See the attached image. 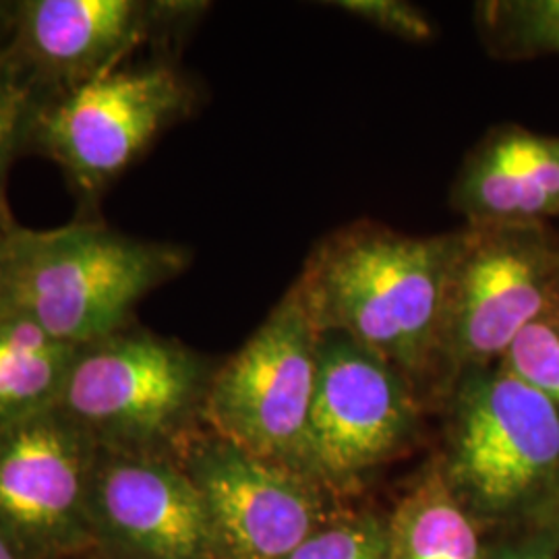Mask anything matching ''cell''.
I'll list each match as a JSON object with an SVG mask.
<instances>
[{"instance_id": "obj_17", "label": "cell", "mask_w": 559, "mask_h": 559, "mask_svg": "<svg viewBox=\"0 0 559 559\" xmlns=\"http://www.w3.org/2000/svg\"><path fill=\"white\" fill-rule=\"evenodd\" d=\"M52 98L9 46L0 50V222H15L7 205V179L21 154L29 152L41 108Z\"/></svg>"}, {"instance_id": "obj_9", "label": "cell", "mask_w": 559, "mask_h": 559, "mask_svg": "<svg viewBox=\"0 0 559 559\" xmlns=\"http://www.w3.org/2000/svg\"><path fill=\"white\" fill-rule=\"evenodd\" d=\"M98 445L57 406L0 425V528L23 547L62 549L90 520Z\"/></svg>"}, {"instance_id": "obj_11", "label": "cell", "mask_w": 559, "mask_h": 559, "mask_svg": "<svg viewBox=\"0 0 559 559\" xmlns=\"http://www.w3.org/2000/svg\"><path fill=\"white\" fill-rule=\"evenodd\" d=\"M200 2L17 0L9 50L52 96L119 67L195 17Z\"/></svg>"}, {"instance_id": "obj_15", "label": "cell", "mask_w": 559, "mask_h": 559, "mask_svg": "<svg viewBox=\"0 0 559 559\" xmlns=\"http://www.w3.org/2000/svg\"><path fill=\"white\" fill-rule=\"evenodd\" d=\"M75 353L36 323L0 313V425L55 406Z\"/></svg>"}, {"instance_id": "obj_13", "label": "cell", "mask_w": 559, "mask_h": 559, "mask_svg": "<svg viewBox=\"0 0 559 559\" xmlns=\"http://www.w3.org/2000/svg\"><path fill=\"white\" fill-rule=\"evenodd\" d=\"M466 224H531L559 216V135L496 127L473 147L452 187Z\"/></svg>"}, {"instance_id": "obj_25", "label": "cell", "mask_w": 559, "mask_h": 559, "mask_svg": "<svg viewBox=\"0 0 559 559\" xmlns=\"http://www.w3.org/2000/svg\"><path fill=\"white\" fill-rule=\"evenodd\" d=\"M540 524H547V526H551V531L556 533V539H558V558L559 559V508L558 510H554L547 519L543 520Z\"/></svg>"}, {"instance_id": "obj_2", "label": "cell", "mask_w": 559, "mask_h": 559, "mask_svg": "<svg viewBox=\"0 0 559 559\" xmlns=\"http://www.w3.org/2000/svg\"><path fill=\"white\" fill-rule=\"evenodd\" d=\"M193 253L98 221L25 228L0 295V313L36 323L69 346L106 338L135 321L141 300L182 276Z\"/></svg>"}, {"instance_id": "obj_19", "label": "cell", "mask_w": 559, "mask_h": 559, "mask_svg": "<svg viewBox=\"0 0 559 559\" xmlns=\"http://www.w3.org/2000/svg\"><path fill=\"white\" fill-rule=\"evenodd\" d=\"M284 559H390V528L373 516L320 526Z\"/></svg>"}, {"instance_id": "obj_20", "label": "cell", "mask_w": 559, "mask_h": 559, "mask_svg": "<svg viewBox=\"0 0 559 559\" xmlns=\"http://www.w3.org/2000/svg\"><path fill=\"white\" fill-rule=\"evenodd\" d=\"M334 7L402 40L427 41L433 36V23L419 7L404 0H340Z\"/></svg>"}, {"instance_id": "obj_22", "label": "cell", "mask_w": 559, "mask_h": 559, "mask_svg": "<svg viewBox=\"0 0 559 559\" xmlns=\"http://www.w3.org/2000/svg\"><path fill=\"white\" fill-rule=\"evenodd\" d=\"M25 228L17 222H0V295L4 288V280L9 274V267L17 255L21 239Z\"/></svg>"}, {"instance_id": "obj_6", "label": "cell", "mask_w": 559, "mask_h": 559, "mask_svg": "<svg viewBox=\"0 0 559 559\" xmlns=\"http://www.w3.org/2000/svg\"><path fill=\"white\" fill-rule=\"evenodd\" d=\"M320 336L293 284L251 338L214 371L203 402L212 433L311 479L309 419Z\"/></svg>"}, {"instance_id": "obj_1", "label": "cell", "mask_w": 559, "mask_h": 559, "mask_svg": "<svg viewBox=\"0 0 559 559\" xmlns=\"http://www.w3.org/2000/svg\"><path fill=\"white\" fill-rule=\"evenodd\" d=\"M452 235L411 237L355 222L320 240L295 280L320 334H342L406 380L438 367Z\"/></svg>"}, {"instance_id": "obj_24", "label": "cell", "mask_w": 559, "mask_h": 559, "mask_svg": "<svg viewBox=\"0 0 559 559\" xmlns=\"http://www.w3.org/2000/svg\"><path fill=\"white\" fill-rule=\"evenodd\" d=\"M0 559H23L21 547L0 528Z\"/></svg>"}, {"instance_id": "obj_14", "label": "cell", "mask_w": 559, "mask_h": 559, "mask_svg": "<svg viewBox=\"0 0 559 559\" xmlns=\"http://www.w3.org/2000/svg\"><path fill=\"white\" fill-rule=\"evenodd\" d=\"M388 528L390 559H480L475 522L441 468L400 501Z\"/></svg>"}, {"instance_id": "obj_8", "label": "cell", "mask_w": 559, "mask_h": 559, "mask_svg": "<svg viewBox=\"0 0 559 559\" xmlns=\"http://www.w3.org/2000/svg\"><path fill=\"white\" fill-rule=\"evenodd\" d=\"M417 427L411 381L373 350L321 334L309 419L311 477L348 483L396 454Z\"/></svg>"}, {"instance_id": "obj_10", "label": "cell", "mask_w": 559, "mask_h": 559, "mask_svg": "<svg viewBox=\"0 0 559 559\" xmlns=\"http://www.w3.org/2000/svg\"><path fill=\"white\" fill-rule=\"evenodd\" d=\"M216 551L230 559H284L320 528V500L309 479L284 471L218 436L182 443Z\"/></svg>"}, {"instance_id": "obj_5", "label": "cell", "mask_w": 559, "mask_h": 559, "mask_svg": "<svg viewBox=\"0 0 559 559\" xmlns=\"http://www.w3.org/2000/svg\"><path fill=\"white\" fill-rule=\"evenodd\" d=\"M445 477L489 516L547 519L559 503V408L500 365L459 380Z\"/></svg>"}, {"instance_id": "obj_23", "label": "cell", "mask_w": 559, "mask_h": 559, "mask_svg": "<svg viewBox=\"0 0 559 559\" xmlns=\"http://www.w3.org/2000/svg\"><path fill=\"white\" fill-rule=\"evenodd\" d=\"M15 2L17 0H0V50H4L13 36L15 20Z\"/></svg>"}, {"instance_id": "obj_7", "label": "cell", "mask_w": 559, "mask_h": 559, "mask_svg": "<svg viewBox=\"0 0 559 559\" xmlns=\"http://www.w3.org/2000/svg\"><path fill=\"white\" fill-rule=\"evenodd\" d=\"M195 102L198 90L175 64L127 60L46 102L29 152L55 162L80 201L96 205Z\"/></svg>"}, {"instance_id": "obj_18", "label": "cell", "mask_w": 559, "mask_h": 559, "mask_svg": "<svg viewBox=\"0 0 559 559\" xmlns=\"http://www.w3.org/2000/svg\"><path fill=\"white\" fill-rule=\"evenodd\" d=\"M498 365L559 408V313L524 328Z\"/></svg>"}, {"instance_id": "obj_21", "label": "cell", "mask_w": 559, "mask_h": 559, "mask_svg": "<svg viewBox=\"0 0 559 559\" xmlns=\"http://www.w3.org/2000/svg\"><path fill=\"white\" fill-rule=\"evenodd\" d=\"M558 558V539L551 526L535 524V531L520 539L503 543L489 559H556Z\"/></svg>"}, {"instance_id": "obj_16", "label": "cell", "mask_w": 559, "mask_h": 559, "mask_svg": "<svg viewBox=\"0 0 559 559\" xmlns=\"http://www.w3.org/2000/svg\"><path fill=\"white\" fill-rule=\"evenodd\" d=\"M475 17L480 40L500 59L559 55V0H487Z\"/></svg>"}, {"instance_id": "obj_4", "label": "cell", "mask_w": 559, "mask_h": 559, "mask_svg": "<svg viewBox=\"0 0 559 559\" xmlns=\"http://www.w3.org/2000/svg\"><path fill=\"white\" fill-rule=\"evenodd\" d=\"M559 313V235L547 222L452 233L438 367L462 378L498 365L520 332Z\"/></svg>"}, {"instance_id": "obj_12", "label": "cell", "mask_w": 559, "mask_h": 559, "mask_svg": "<svg viewBox=\"0 0 559 559\" xmlns=\"http://www.w3.org/2000/svg\"><path fill=\"white\" fill-rule=\"evenodd\" d=\"M87 508L112 539L152 558L216 554L195 483L160 454L98 448Z\"/></svg>"}, {"instance_id": "obj_3", "label": "cell", "mask_w": 559, "mask_h": 559, "mask_svg": "<svg viewBox=\"0 0 559 559\" xmlns=\"http://www.w3.org/2000/svg\"><path fill=\"white\" fill-rule=\"evenodd\" d=\"M212 376L182 342L133 321L78 346L55 406L98 448L158 454L160 445L191 438Z\"/></svg>"}]
</instances>
